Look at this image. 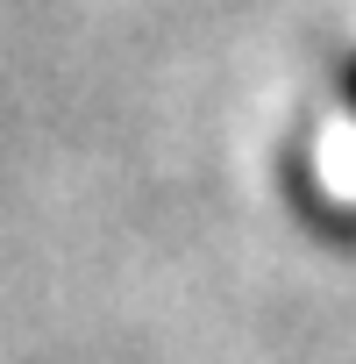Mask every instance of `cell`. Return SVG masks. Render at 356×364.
I'll use <instances>...</instances> for the list:
<instances>
[{
    "mask_svg": "<svg viewBox=\"0 0 356 364\" xmlns=\"http://www.w3.org/2000/svg\"><path fill=\"white\" fill-rule=\"evenodd\" d=\"M342 86H349V107H356V65H349V79H342Z\"/></svg>",
    "mask_w": 356,
    "mask_h": 364,
    "instance_id": "1",
    "label": "cell"
}]
</instances>
